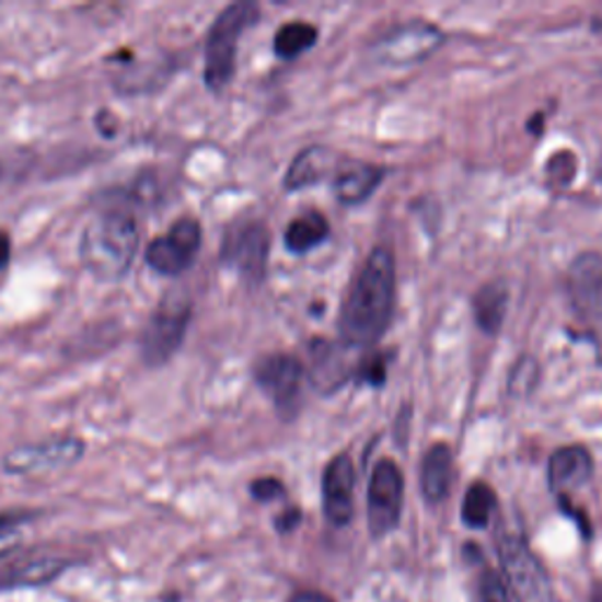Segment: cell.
<instances>
[{
  "label": "cell",
  "instance_id": "obj_1",
  "mask_svg": "<svg viewBox=\"0 0 602 602\" xmlns=\"http://www.w3.org/2000/svg\"><path fill=\"white\" fill-rule=\"evenodd\" d=\"M395 304L393 252L377 245L362 262L339 315L344 346H370L384 335Z\"/></svg>",
  "mask_w": 602,
  "mask_h": 602
},
{
  "label": "cell",
  "instance_id": "obj_2",
  "mask_svg": "<svg viewBox=\"0 0 602 602\" xmlns=\"http://www.w3.org/2000/svg\"><path fill=\"white\" fill-rule=\"evenodd\" d=\"M139 250V224L130 208H106L85 227L78 245L83 266L104 282L128 276Z\"/></svg>",
  "mask_w": 602,
  "mask_h": 602
},
{
  "label": "cell",
  "instance_id": "obj_3",
  "mask_svg": "<svg viewBox=\"0 0 602 602\" xmlns=\"http://www.w3.org/2000/svg\"><path fill=\"white\" fill-rule=\"evenodd\" d=\"M259 5L252 0H238V3L227 5L217 14L208 31V43H205V85L212 92L227 90L235 73V53L238 40L245 31L257 24Z\"/></svg>",
  "mask_w": 602,
  "mask_h": 602
},
{
  "label": "cell",
  "instance_id": "obj_4",
  "mask_svg": "<svg viewBox=\"0 0 602 602\" xmlns=\"http://www.w3.org/2000/svg\"><path fill=\"white\" fill-rule=\"evenodd\" d=\"M194 301L182 288L167 290L139 332V356L149 368H161L180 351L192 325Z\"/></svg>",
  "mask_w": 602,
  "mask_h": 602
},
{
  "label": "cell",
  "instance_id": "obj_5",
  "mask_svg": "<svg viewBox=\"0 0 602 602\" xmlns=\"http://www.w3.org/2000/svg\"><path fill=\"white\" fill-rule=\"evenodd\" d=\"M501 577L518 602H553L551 579L528 542L518 534L497 539Z\"/></svg>",
  "mask_w": 602,
  "mask_h": 602
},
{
  "label": "cell",
  "instance_id": "obj_6",
  "mask_svg": "<svg viewBox=\"0 0 602 602\" xmlns=\"http://www.w3.org/2000/svg\"><path fill=\"white\" fill-rule=\"evenodd\" d=\"M202 243L200 221L180 217L165 235H158L147 245L144 259L151 271L165 278H177L192 268Z\"/></svg>",
  "mask_w": 602,
  "mask_h": 602
},
{
  "label": "cell",
  "instance_id": "obj_7",
  "mask_svg": "<svg viewBox=\"0 0 602 602\" xmlns=\"http://www.w3.org/2000/svg\"><path fill=\"white\" fill-rule=\"evenodd\" d=\"M85 456V440L78 436H59L28 445L12 448L0 468L8 475H34L45 471H61L76 466Z\"/></svg>",
  "mask_w": 602,
  "mask_h": 602
},
{
  "label": "cell",
  "instance_id": "obj_8",
  "mask_svg": "<svg viewBox=\"0 0 602 602\" xmlns=\"http://www.w3.org/2000/svg\"><path fill=\"white\" fill-rule=\"evenodd\" d=\"M255 382L274 401L280 415L294 417L306 382L304 362L288 354H271L255 362Z\"/></svg>",
  "mask_w": 602,
  "mask_h": 602
},
{
  "label": "cell",
  "instance_id": "obj_9",
  "mask_svg": "<svg viewBox=\"0 0 602 602\" xmlns=\"http://www.w3.org/2000/svg\"><path fill=\"white\" fill-rule=\"evenodd\" d=\"M268 250H271V235L259 221H245V224L231 227L221 243V264L235 268L243 280L257 285L266 274Z\"/></svg>",
  "mask_w": 602,
  "mask_h": 602
},
{
  "label": "cell",
  "instance_id": "obj_10",
  "mask_svg": "<svg viewBox=\"0 0 602 602\" xmlns=\"http://www.w3.org/2000/svg\"><path fill=\"white\" fill-rule=\"evenodd\" d=\"M403 473L393 459H379L370 475L368 522L374 536H386L395 530L403 513Z\"/></svg>",
  "mask_w": 602,
  "mask_h": 602
},
{
  "label": "cell",
  "instance_id": "obj_11",
  "mask_svg": "<svg viewBox=\"0 0 602 602\" xmlns=\"http://www.w3.org/2000/svg\"><path fill=\"white\" fill-rule=\"evenodd\" d=\"M445 40L442 31L424 20H412L407 24L395 26L377 40V55L389 65H412L429 57L436 47Z\"/></svg>",
  "mask_w": 602,
  "mask_h": 602
},
{
  "label": "cell",
  "instance_id": "obj_12",
  "mask_svg": "<svg viewBox=\"0 0 602 602\" xmlns=\"http://www.w3.org/2000/svg\"><path fill=\"white\" fill-rule=\"evenodd\" d=\"M569 294L586 323L602 327V255L583 252L569 266Z\"/></svg>",
  "mask_w": 602,
  "mask_h": 602
},
{
  "label": "cell",
  "instance_id": "obj_13",
  "mask_svg": "<svg viewBox=\"0 0 602 602\" xmlns=\"http://www.w3.org/2000/svg\"><path fill=\"white\" fill-rule=\"evenodd\" d=\"M356 471L346 452L332 456L323 473V509L335 528H344L354 518Z\"/></svg>",
  "mask_w": 602,
  "mask_h": 602
},
{
  "label": "cell",
  "instance_id": "obj_14",
  "mask_svg": "<svg viewBox=\"0 0 602 602\" xmlns=\"http://www.w3.org/2000/svg\"><path fill=\"white\" fill-rule=\"evenodd\" d=\"M304 368L311 386L321 393L337 391L346 382L348 374H351L346 346L325 339H319L309 346V366Z\"/></svg>",
  "mask_w": 602,
  "mask_h": 602
},
{
  "label": "cell",
  "instance_id": "obj_15",
  "mask_svg": "<svg viewBox=\"0 0 602 602\" xmlns=\"http://www.w3.org/2000/svg\"><path fill=\"white\" fill-rule=\"evenodd\" d=\"M593 456L583 445H567L551 454L548 483L553 493H572L591 481Z\"/></svg>",
  "mask_w": 602,
  "mask_h": 602
},
{
  "label": "cell",
  "instance_id": "obj_16",
  "mask_svg": "<svg viewBox=\"0 0 602 602\" xmlns=\"http://www.w3.org/2000/svg\"><path fill=\"white\" fill-rule=\"evenodd\" d=\"M382 180L384 167L362 161H348L335 174V194L344 205H358L374 194V188L382 184Z\"/></svg>",
  "mask_w": 602,
  "mask_h": 602
},
{
  "label": "cell",
  "instance_id": "obj_17",
  "mask_svg": "<svg viewBox=\"0 0 602 602\" xmlns=\"http://www.w3.org/2000/svg\"><path fill=\"white\" fill-rule=\"evenodd\" d=\"M452 452L448 445H433L426 456L421 459V495L426 501L431 503H440L442 499H448L450 487H452Z\"/></svg>",
  "mask_w": 602,
  "mask_h": 602
},
{
  "label": "cell",
  "instance_id": "obj_18",
  "mask_svg": "<svg viewBox=\"0 0 602 602\" xmlns=\"http://www.w3.org/2000/svg\"><path fill=\"white\" fill-rule=\"evenodd\" d=\"M69 560L59 556H36L14 563L0 577V589H24V586H45L55 581L65 569Z\"/></svg>",
  "mask_w": 602,
  "mask_h": 602
},
{
  "label": "cell",
  "instance_id": "obj_19",
  "mask_svg": "<svg viewBox=\"0 0 602 602\" xmlns=\"http://www.w3.org/2000/svg\"><path fill=\"white\" fill-rule=\"evenodd\" d=\"M332 167V151L323 147H311L301 151L290 163L288 174H285V188L290 192H301L311 184H319Z\"/></svg>",
  "mask_w": 602,
  "mask_h": 602
},
{
  "label": "cell",
  "instance_id": "obj_20",
  "mask_svg": "<svg viewBox=\"0 0 602 602\" xmlns=\"http://www.w3.org/2000/svg\"><path fill=\"white\" fill-rule=\"evenodd\" d=\"M506 306H509V292L501 282H487L473 294L475 323L485 335H497L503 323Z\"/></svg>",
  "mask_w": 602,
  "mask_h": 602
},
{
  "label": "cell",
  "instance_id": "obj_21",
  "mask_svg": "<svg viewBox=\"0 0 602 602\" xmlns=\"http://www.w3.org/2000/svg\"><path fill=\"white\" fill-rule=\"evenodd\" d=\"M327 233L329 224L325 215L311 210L290 221L288 231H285V245H288V250L294 252V255H301V252H309L311 247L323 243Z\"/></svg>",
  "mask_w": 602,
  "mask_h": 602
},
{
  "label": "cell",
  "instance_id": "obj_22",
  "mask_svg": "<svg viewBox=\"0 0 602 602\" xmlns=\"http://www.w3.org/2000/svg\"><path fill=\"white\" fill-rule=\"evenodd\" d=\"M495 509H497V495L487 483H473L466 489L462 518L468 528H473V530L485 528L489 518H493Z\"/></svg>",
  "mask_w": 602,
  "mask_h": 602
},
{
  "label": "cell",
  "instance_id": "obj_23",
  "mask_svg": "<svg viewBox=\"0 0 602 602\" xmlns=\"http://www.w3.org/2000/svg\"><path fill=\"white\" fill-rule=\"evenodd\" d=\"M315 38H319V31H315V26H311L309 22H290L278 28L274 50L282 59H292L304 50H309V47L315 43Z\"/></svg>",
  "mask_w": 602,
  "mask_h": 602
},
{
  "label": "cell",
  "instance_id": "obj_24",
  "mask_svg": "<svg viewBox=\"0 0 602 602\" xmlns=\"http://www.w3.org/2000/svg\"><path fill=\"white\" fill-rule=\"evenodd\" d=\"M31 520V513H5L0 516V558L22 544V525Z\"/></svg>",
  "mask_w": 602,
  "mask_h": 602
},
{
  "label": "cell",
  "instance_id": "obj_25",
  "mask_svg": "<svg viewBox=\"0 0 602 602\" xmlns=\"http://www.w3.org/2000/svg\"><path fill=\"white\" fill-rule=\"evenodd\" d=\"M539 382V366H536V360L525 356V358H520L516 362V368L511 370V377H509V391L513 395H528L534 391Z\"/></svg>",
  "mask_w": 602,
  "mask_h": 602
},
{
  "label": "cell",
  "instance_id": "obj_26",
  "mask_svg": "<svg viewBox=\"0 0 602 602\" xmlns=\"http://www.w3.org/2000/svg\"><path fill=\"white\" fill-rule=\"evenodd\" d=\"M546 174H548V182L553 186H567L569 182L575 180L577 174V158L572 151H560L551 158V161L546 163Z\"/></svg>",
  "mask_w": 602,
  "mask_h": 602
},
{
  "label": "cell",
  "instance_id": "obj_27",
  "mask_svg": "<svg viewBox=\"0 0 602 602\" xmlns=\"http://www.w3.org/2000/svg\"><path fill=\"white\" fill-rule=\"evenodd\" d=\"M481 602H513L503 577L493 569H487L481 579Z\"/></svg>",
  "mask_w": 602,
  "mask_h": 602
},
{
  "label": "cell",
  "instance_id": "obj_28",
  "mask_svg": "<svg viewBox=\"0 0 602 602\" xmlns=\"http://www.w3.org/2000/svg\"><path fill=\"white\" fill-rule=\"evenodd\" d=\"M358 374L362 382H368L372 386H382L384 384V379H386V360L384 356H370L360 362V368H358Z\"/></svg>",
  "mask_w": 602,
  "mask_h": 602
},
{
  "label": "cell",
  "instance_id": "obj_29",
  "mask_svg": "<svg viewBox=\"0 0 602 602\" xmlns=\"http://www.w3.org/2000/svg\"><path fill=\"white\" fill-rule=\"evenodd\" d=\"M250 493L257 501H271L285 495V487L276 478H259L250 485Z\"/></svg>",
  "mask_w": 602,
  "mask_h": 602
},
{
  "label": "cell",
  "instance_id": "obj_30",
  "mask_svg": "<svg viewBox=\"0 0 602 602\" xmlns=\"http://www.w3.org/2000/svg\"><path fill=\"white\" fill-rule=\"evenodd\" d=\"M94 128L104 139H114L118 135V118L111 114V111L102 108L97 116H94Z\"/></svg>",
  "mask_w": 602,
  "mask_h": 602
},
{
  "label": "cell",
  "instance_id": "obj_31",
  "mask_svg": "<svg viewBox=\"0 0 602 602\" xmlns=\"http://www.w3.org/2000/svg\"><path fill=\"white\" fill-rule=\"evenodd\" d=\"M299 520H301V513L299 509H288V511H282L278 518H276V528L278 532H292L297 525H299Z\"/></svg>",
  "mask_w": 602,
  "mask_h": 602
},
{
  "label": "cell",
  "instance_id": "obj_32",
  "mask_svg": "<svg viewBox=\"0 0 602 602\" xmlns=\"http://www.w3.org/2000/svg\"><path fill=\"white\" fill-rule=\"evenodd\" d=\"M10 257H12V238L8 231L0 229V271L8 268Z\"/></svg>",
  "mask_w": 602,
  "mask_h": 602
},
{
  "label": "cell",
  "instance_id": "obj_33",
  "mask_svg": "<svg viewBox=\"0 0 602 602\" xmlns=\"http://www.w3.org/2000/svg\"><path fill=\"white\" fill-rule=\"evenodd\" d=\"M290 602H332V600L321 595V593H299Z\"/></svg>",
  "mask_w": 602,
  "mask_h": 602
},
{
  "label": "cell",
  "instance_id": "obj_34",
  "mask_svg": "<svg viewBox=\"0 0 602 602\" xmlns=\"http://www.w3.org/2000/svg\"><path fill=\"white\" fill-rule=\"evenodd\" d=\"M591 602H602V583L598 586V589L593 591V595H591Z\"/></svg>",
  "mask_w": 602,
  "mask_h": 602
},
{
  "label": "cell",
  "instance_id": "obj_35",
  "mask_svg": "<svg viewBox=\"0 0 602 602\" xmlns=\"http://www.w3.org/2000/svg\"><path fill=\"white\" fill-rule=\"evenodd\" d=\"M591 28H595V31H602V18H593V22H591Z\"/></svg>",
  "mask_w": 602,
  "mask_h": 602
},
{
  "label": "cell",
  "instance_id": "obj_36",
  "mask_svg": "<svg viewBox=\"0 0 602 602\" xmlns=\"http://www.w3.org/2000/svg\"><path fill=\"white\" fill-rule=\"evenodd\" d=\"M0 174H3V170H0Z\"/></svg>",
  "mask_w": 602,
  "mask_h": 602
}]
</instances>
